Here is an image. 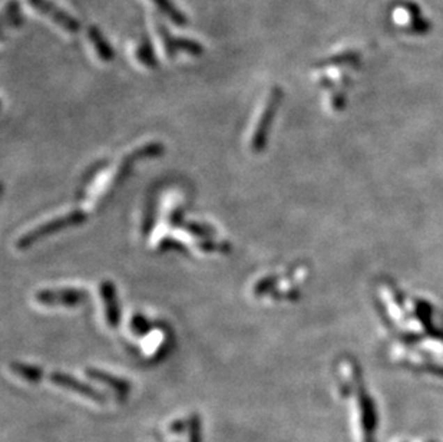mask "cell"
I'll list each match as a JSON object with an SVG mask.
<instances>
[{
	"label": "cell",
	"mask_w": 443,
	"mask_h": 442,
	"mask_svg": "<svg viewBox=\"0 0 443 442\" xmlns=\"http://www.w3.org/2000/svg\"><path fill=\"white\" fill-rule=\"evenodd\" d=\"M88 298V293L79 289H46L35 294V299L46 306H78Z\"/></svg>",
	"instance_id": "cell-3"
},
{
	"label": "cell",
	"mask_w": 443,
	"mask_h": 442,
	"mask_svg": "<svg viewBox=\"0 0 443 442\" xmlns=\"http://www.w3.org/2000/svg\"><path fill=\"white\" fill-rule=\"evenodd\" d=\"M169 249H172V250H182V245L178 243V241H176V240H171V238H165L162 243H161V245H160V250H162V252H165V250H169Z\"/></svg>",
	"instance_id": "cell-17"
},
{
	"label": "cell",
	"mask_w": 443,
	"mask_h": 442,
	"mask_svg": "<svg viewBox=\"0 0 443 442\" xmlns=\"http://www.w3.org/2000/svg\"><path fill=\"white\" fill-rule=\"evenodd\" d=\"M160 35H162L164 46L168 56H174L177 51H185L189 55H200L203 52L201 45L188 39H172L164 28H158Z\"/></svg>",
	"instance_id": "cell-8"
},
{
	"label": "cell",
	"mask_w": 443,
	"mask_h": 442,
	"mask_svg": "<svg viewBox=\"0 0 443 442\" xmlns=\"http://www.w3.org/2000/svg\"><path fill=\"white\" fill-rule=\"evenodd\" d=\"M281 101V91L279 88H274L270 93L268 101L265 104V108L261 114V118L258 121V124L256 127V132L253 135V141H251V148L254 150V153H261L265 145H267V139H268V134H270V128H272V124L274 121V116L277 114L279 105Z\"/></svg>",
	"instance_id": "cell-2"
},
{
	"label": "cell",
	"mask_w": 443,
	"mask_h": 442,
	"mask_svg": "<svg viewBox=\"0 0 443 442\" xmlns=\"http://www.w3.org/2000/svg\"><path fill=\"white\" fill-rule=\"evenodd\" d=\"M28 2L35 10L51 19L63 31L69 33H75L79 31L78 20L75 17H72L70 15H68L66 12H63L62 9H59L58 6H55L52 2H49V0H28Z\"/></svg>",
	"instance_id": "cell-4"
},
{
	"label": "cell",
	"mask_w": 443,
	"mask_h": 442,
	"mask_svg": "<svg viewBox=\"0 0 443 442\" xmlns=\"http://www.w3.org/2000/svg\"><path fill=\"white\" fill-rule=\"evenodd\" d=\"M86 220V214L84 211H73V213H69V214H65L62 217H58L52 221H49V223H45L36 229H33L32 231H29L28 234L22 236L19 240H17V249L19 250H26L28 247H31V245H33L36 241L45 238V237H49L52 236L63 229H68V227H75V226H79L82 224L84 221Z\"/></svg>",
	"instance_id": "cell-1"
},
{
	"label": "cell",
	"mask_w": 443,
	"mask_h": 442,
	"mask_svg": "<svg viewBox=\"0 0 443 442\" xmlns=\"http://www.w3.org/2000/svg\"><path fill=\"white\" fill-rule=\"evenodd\" d=\"M49 379H51L55 385L77 392V394H81L92 401H96V402H105L107 401V397L102 394L101 390H98V389L92 388L91 385H86V383L78 381L77 378H73L70 375H66L62 372H54L51 376H49Z\"/></svg>",
	"instance_id": "cell-6"
},
{
	"label": "cell",
	"mask_w": 443,
	"mask_h": 442,
	"mask_svg": "<svg viewBox=\"0 0 443 442\" xmlns=\"http://www.w3.org/2000/svg\"><path fill=\"white\" fill-rule=\"evenodd\" d=\"M101 296L105 302V312H107V321L111 328H118L119 319H121V312H119V305L116 299V289L111 282H102L100 286Z\"/></svg>",
	"instance_id": "cell-7"
},
{
	"label": "cell",
	"mask_w": 443,
	"mask_h": 442,
	"mask_svg": "<svg viewBox=\"0 0 443 442\" xmlns=\"http://www.w3.org/2000/svg\"><path fill=\"white\" fill-rule=\"evenodd\" d=\"M86 375L95 381H100L101 383H105L108 386H111L112 389H115L119 394H128V390L131 389V385L128 381L116 378L111 374H107L104 371H98V369H88Z\"/></svg>",
	"instance_id": "cell-9"
},
{
	"label": "cell",
	"mask_w": 443,
	"mask_h": 442,
	"mask_svg": "<svg viewBox=\"0 0 443 442\" xmlns=\"http://www.w3.org/2000/svg\"><path fill=\"white\" fill-rule=\"evenodd\" d=\"M185 425H187V422H185L184 420H180V421L174 422V424H172V425L169 427V431L174 432V434H180V432H182V431L185 429V428H184Z\"/></svg>",
	"instance_id": "cell-18"
},
{
	"label": "cell",
	"mask_w": 443,
	"mask_h": 442,
	"mask_svg": "<svg viewBox=\"0 0 443 442\" xmlns=\"http://www.w3.org/2000/svg\"><path fill=\"white\" fill-rule=\"evenodd\" d=\"M189 442H201V422L199 415H192L189 420Z\"/></svg>",
	"instance_id": "cell-15"
},
{
	"label": "cell",
	"mask_w": 443,
	"mask_h": 442,
	"mask_svg": "<svg viewBox=\"0 0 443 442\" xmlns=\"http://www.w3.org/2000/svg\"><path fill=\"white\" fill-rule=\"evenodd\" d=\"M277 283V277L274 276H270V277H265L263 280H260L256 287H254V294L256 296H261V294L267 293L268 290H272V287Z\"/></svg>",
	"instance_id": "cell-16"
},
{
	"label": "cell",
	"mask_w": 443,
	"mask_h": 442,
	"mask_svg": "<svg viewBox=\"0 0 443 442\" xmlns=\"http://www.w3.org/2000/svg\"><path fill=\"white\" fill-rule=\"evenodd\" d=\"M180 226L185 227L191 234L194 236H199V237H211L214 234V230L210 229L208 226H204V224H185V223H181Z\"/></svg>",
	"instance_id": "cell-14"
},
{
	"label": "cell",
	"mask_w": 443,
	"mask_h": 442,
	"mask_svg": "<svg viewBox=\"0 0 443 442\" xmlns=\"http://www.w3.org/2000/svg\"><path fill=\"white\" fill-rule=\"evenodd\" d=\"M89 39H91V42L93 43L95 49H96L98 56H100L102 61L109 62V61L114 58V52H112L111 46H109V45L107 43V40L101 36V33L98 32V29L92 28V29L89 31Z\"/></svg>",
	"instance_id": "cell-11"
},
{
	"label": "cell",
	"mask_w": 443,
	"mask_h": 442,
	"mask_svg": "<svg viewBox=\"0 0 443 442\" xmlns=\"http://www.w3.org/2000/svg\"><path fill=\"white\" fill-rule=\"evenodd\" d=\"M359 416H360V427L363 432L364 442H373V435L376 429V411L373 401L368 397L363 386L359 385Z\"/></svg>",
	"instance_id": "cell-5"
},
{
	"label": "cell",
	"mask_w": 443,
	"mask_h": 442,
	"mask_svg": "<svg viewBox=\"0 0 443 442\" xmlns=\"http://www.w3.org/2000/svg\"><path fill=\"white\" fill-rule=\"evenodd\" d=\"M10 369L16 375H19L20 378L26 379L29 382H39L43 378V371L40 369V367H36V366H32V365L13 362V363H10Z\"/></svg>",
	"instance_id": "cell-10"
},
{
	"label": "cell",
	"mask_w": 443,
	"mask_h": 442,
	"mask_svg": "<svg viewBox=\"0 0 443 442\" xmlns=\"http://www.w3.org/2000/svg\"><path fill=\"white\" fill-rule=\"evenodd\" d=\"M153 2L155 3V6L165 15L168 16L172 22H174L176 24H178V26H181V24H185L187 23V19L185 16L171 3V0H153Z\"/></svg>",
	"instance_id": "cell-12"
},
{
	"label": "cell",
	"mask_w": 443,
	"mask_h": 442,
	"mask_svg": "<svg viewBox=\"0 0 443 442\" xmlns=\"http://www.w3.org/2000/svg\"><path fill=\"white\" fill-rule=\"evenodd\" d=\"M131 328L132 330L137 333V335H145L151 330V326H150V322L146 321V319L142 316V314H135L132 322H131Z\"/></svg>",
	"instance_id": "cell-13"
}]
</instances>
